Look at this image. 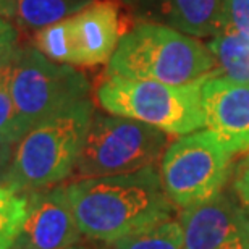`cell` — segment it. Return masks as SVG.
<instances>
[{
	"instance_id": "6da1fadb",
	"label": "cell",
	"mask_w": 249,
	"mask_h": 249,
	"mask_svg": "<svg viewBox=\"0 0 249 249\" xmlns=\"http://www.w3.org/2000/svg\"><path fill=\"white\" fill-rule=\"evenodd\" d=\"M67 191L81 233L102 243L170 220L173 212L156 165L123 175L78 180Z\"/></svg>"
},
{
	"instance_id": "7a4b0ae2",
	"label": "cell",
	"mask_w": 249,
	"mask_h": 249,
	"mask_svg": "<svg viewBox=\"0 0 249 249\" xmlns=\"http://www.w3.org/2000/svg\"><path fill=\"white\" fill-rule=\"evenodd\" d=\"M215 57L201 41L163 24L141 21L118 41L107 76L191 84L218 71Z\"/></svg>"
},
{
	"instance_id": "3957f363",
	"label": "cell",
	"mask_w": 249,
	"mask_h": 249,
	"mask_svg": "<svg viewBox=\"0 0 249 249\" xmlns=\"http://www.w3.org/2000/svg\"><path fill=\"white\" fill-rule=\"evenodd\" d=\"M94 117L89 99L39 122L15 144L8 185L36 191L63 181L74 172Z\"/></svg>"
},
{
	"instance_id": "277c9868",
	"label": "cell",
	"mask_w": 249,
	"mask_h": 249,
	"mask_svg": "<svg viewBox=\"0 0 249 249\" xmlns=\"http://www.w3.org/2000/svg\"><path fill=\"white\" fill-rule=\"evenodd\" d=\"M206 79L175 86L151 79L107 76L97 88V101L112 115L147 123L173 136H185L206 126L201 97Z\"/></svg>"
},
{
	"instance_id": "5b68a950",
	"label": "cell",
	"mask_w": 249,
	"mask_h": 249,
	"mask_svg": "<svg viewBox=\"0 0 249 249\" xmlns=\"http://www.w3.org/2000/svg\"><path fill=\"white\" fill-rule=\"evenodd\" d=\"M168 136L133 118L94 113L74 167V181L123 175L156 165L168 147Z\"/></svg>"
},
{
	"instance_id": "8992f818",
	"label": "cell",
	"mask_w": 249,
	"mask_h": 249,
	"mask_svg": "<svg viewBox=\"0 0 249 249\" xmlns=\"http://www.w3.org/2000/svg\"><path fill=\"white\" fill-rule=\"evenodd\" d=\"M89 89L83 73L51 60L36 47L13 53L10 92L24 134L39 122L89 99Z\"/></svg>"
},
{
	"instance_id": "52a82bcc",
	"label": "cell",
	"mask_w": 249,
	"mask_h": 249,
	"mask_svg": "<svg viewBox=\"0 0 249 249\" xmlns=\"http://www.w3.org/2000/svg\"><path fill=\"white\" fill-rule=\"evenodd\" d=\"M231 154L213 133L194 131L165 149L160 178L165 194L180 209H189L215 197L230 175Z\"/></svg>"
},
{
	"instance_id": "ba28073f",
	"label": "cell",
	"mask_w": 249,
	"mask_h": 249,
	"mask_svg": "<svg viewBox=\"0 0 249 249\" xmlns=\"http://www.w3.org/2000/svg\"><path fill=\"white\" fill-rule=\"evenodd\" d=\"M178 222L186 249H249V212L230 194L183 209Z\"/></svg>"
},
{
	"instance_id": "9c48e42d",
	"label": "cell",
	"mask_w": 249,
	"mask_h": 249,
	"mask_svg": "<svg viewBox=\"0 0 249 249\" xmlns=\"http://www.w3.org/2000/svg\"><path fill=\"white\" fill-rule=\"evenodd\" d=\"M67 186L28 191V213L12 249H67L81 240Z\"/></svg>"
},
{
	"instance_id": "30bf717a",
	"label": "cell",
	"mask_w": 249,
	"mask_h": 249,
	"mask_svg": "<svg viewBox=\"0 0 249 249\" xmlns=\"http://www.w3.org/2000/svg\"><path fill=\"white\" fill-rule=\"evenodd\" d=\"M206 126L230 154L249 151V83L215 71L202 84Z\"/></svg>"
},
{
	"instance_id": "8fae6325",
	"label": "cell",
	"mask_w": 249,
	"mask_h": 249,
	"mask_svg": "<svg viewBox=\"0 0 249 249\" xmlns=\"http://www.w3.org/2000/svg\"><path fill=\"white\" fill-rule=\"evenodd\" d=\"M142 21L173 28L193 37H213L223 29L222 0H124Z\"/></svg>"
},
{
	"instance_id": "7c38bea8",
	"label": "cell",
	"mask_w": 249,
	"mask_h": 249,
	"mask_svg": "<svg viewBox=\"0 0 249 249\" xmlns=\"http://www.w3.org/2000/svg\"><path fill=\"white\" fill-rule=\"evenodd\" d=\"M76 65L108 63L120 41L118 8L112 2H97L70 18Z\"/></svg>"
},
{
	"instance_id": "4fadbf2b",
	"label": "cell",
	"mask_w": 249,
	"mask_h": 249,
	"mask_svg": "<svg viewBox=\"0 0 249 249\" xmlns=\"http://www.w3.org/2000/svg\"><path fill=\"white\" fill-rule=\"evenodd\" d=\"M94 0H17L10 18L24 29H42L71 18Z\"/></svg>"
},
{
	"instance_id": "5bb4252c",
	"label": "cell",
	"mask_w": 249,
	"mask_h": 249,
	"mask_svg": "<svg viewBox=\"0 0 249 249\" xmlns=\"http://www.w3.org/2000/svg\"><path fill=\"white\" fill-rule=\"evenodd\" d=\"M209 51L215 57L218 71L231 81L249 83V39L225 31L215 34L209 42Z\"/></svg>"
},
{
	"instance_id": "9a60e30c",
	"label": "cell",
	"mask_w": 249,
	"mask_h": 249,
	"mask_svg": "<svg viewBox=\"0 0 249 249\" xmlns=\"http://www.w3.org/2000/svg\"><path fill=\"white\" fill-rule=\"evenodd\" d=\"M106 249H186L180 222H160L146 230L106 243Z\"/></svg>"
},
{
	"instance_id": "2e32d148",
	"label": "cell",
	"mask_w": 249,
	"mask_h": 249,
	"mask_svg": "<svg viewBox=\"0 0 249 249\" xmlns=\"http://www.w3.org/2000/svg\"><path fill=\"white\" fill-rule=\"evenodd\" d=\"M28 213V193L0 186V249H12Z\"/></svg>"
},
{
	"instance_id": "e0dca14e",
	"label": "cell",
	"mask_w": 249,
	"mask_h": 249,
	"mask_svg": "<svg viewBox=\"0 0 249 249\" xmlns=\"http://www.w3.org/2000/svg\"><path fill=\"white\" fill-rule=\"evenodd\" d=\"M36 49L53 62L76 65V52L73 46L70 18L39 29L36 33Z\"/></svg>"
},
{
	"instance_id": "ac0fdd59",
	"label": "cell",
	"mask_w": 249,
	"mask_h": 249,
	"mask_svg": "<svg viewBox=\"0 0 249 249\" xmlns=\"http://www.w3.org/2000/svg\"><path fill=\"white\" fill-rule=\"evenodd\" d=\"M13 53L0 62V141L10 144H17L24 136L10 92Z\"/></svg>"
},
{
	"instance_id": "d6986e66",
	"label": "cell",
	"mask_w": 249,
	"mask_h": 249,
	"mask_svg": "<svg viewBox=\"0 0 249 249\" xmlns=\"http://www.w3.org/2000/svg\"><path fill=\"white\" fill-rule=\"evenodd\" d=\"M223 29L249 39V0H222Z\"/></svg>"
},
{
	"instance_id": "ffe728a7",
	"label": "cell",
	"mask_w": 249,
	"mask_h": 249,
	"mask_svg": "<svg viewBox=\"0 0 249 249\" xmlns=\"http://www.w3.org/2000/svg\"><path fill=\"white\" fill-rule=\"evenodd\" d=\"M233 191L241 206L249 212V156L238 163L233 177Z\"/></svg>"
},
{
	"instance_id": "44dd1931",
	"label": "cell",
	"mask_w": 249,
	"mask_h": 249,
	"mask_svg": "<svg viewBox=\"0 0 249 249\" xmlns=\"http://www.w3.org/2000/svg\"><path fill=\"white\" fill-rule=\"evenodd\" d=\"M18 33L8 19L0 17V62L17 51Z\"/></svg>"
},
{
	"instance_id": "7402d4cb",
	"label": "cell",
	"mask_w": 249,
	"mask_h": 249,
	"mask_svg": "<svg viewBox=\"0 0 249 249\" xmlns=\"http://www.w3.org/2000/svg\"><path fill=\"white\" fill-rule=\"evenodd\" d=\"M13 149L15 144L0 141V186L8 185L10 167L13 160Z\"/></svg>"
},
{
	"instance_id": "603a6c76",
	"label": "cell",
	"mask_w": 249,
	"mask_h": 249,
	"mask_svg": "<svg viewBox=\"0 0 249 249\" xmlns=\"http://www.w3.org/2000/svg\"><path fill=\"white\" fill-rule=\"evenodd\" d=\"M15 2L17 0H0V17L10 18V13H12Z\"/></svg>"
},
{
	"instance_id": "cb8c5ba5",
	"label": "cell",
	"mask_w": 249,
	"mask_h": 249,
	"mask_svg": "<svg viewBox=\"0 0 249 249\" xmlns=\"http://www.w3.org/2000/svg\"><path fill=\"white\" fill-rule=\"evenodd\" d=\"M67 249H92V248H89V246H70V248H67Z\"/></svg>"
}]
</instances>
